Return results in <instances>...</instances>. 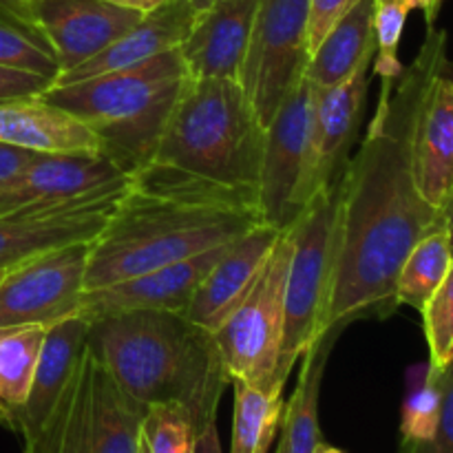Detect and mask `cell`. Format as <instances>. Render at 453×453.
I'll return each mask as SVG.
<instances>
[{"mask_svg":"<svg viewBox=\"0 0 453 453\" xmlns=\"http://www.w3.org/2000/svg\"><path fill=\"white\" fill-rule=\"evenodd\" d=\"M131 177L102 153H40L0 186V215L93 202L128 188Z\"/></svg>","mask_w":453,"mask_h":453,"instance_id":"cell-13","label":"cell"},{"mask_svg":"<svg viewBox=\"0 0 453 453\" xmlns=\"http://www.w3.org/2000/svg\"><path fill=\"white\" fill-rule=\"evenodd\" d=\"M111 4H118V7L131 9V12H140V13H149L153 9H157L159 4H164L166 0H106Z\"/></svg>","mask_w":453,"mask_h":453,"instance_id":"cell-39","label":"cell"},{"mask_svg":"<svg viewBox=\"0 0 453 453\" xmlns=\"http://www.w3.org/2000/svg\"><path fill=\"white\" fill-rule=\"evenodd\" d=\"M451 78H453V75H451Z\"/></svg>","mask_w":453,"mask_h":453,"instance_id":"cell-47","label":"cell"},{"mask_svg":"<svg viewBox=\"0 0 453 453\" xmlns=\"http://www.w3.org/2000/svg\"><path fill=\"white\" fill-rule=\"evenodd\" d=\"M442 407L436 432L423 442L401 445L398 453H453V361L441 370Z\"/></svg>","mask_w":453,"mask_h":453,"instance_id":"cell-33","label":"cell"},{"mask_svg":"<svg viewBox=\"0 0 453 453\" xmlns=\"http://www.w3.org/2000/svg\"><path fill=\"white\" fill-rule=\"evenodd\" d=\"M88 326L84 317H71L47 330L29 396L13 427L22 436L25 453H58L78 394Z\"/></svg>","mask_w":453,"mask_h":453,"instance_id":"cell-10","label":"cell"},{"mask_svg":"<svg viewBox=\"0 0 453 453\" xmlns=\"http://www.w3.org/2000/svg\"><path fill=\"white\" fill-rule=\"evenodd\" d=\"M142 16L144 13L106 0H35L34 4L35 25L47 40L60 73L104 51Z\"/></svg>","mask_w":453,"mask_h":453,"instance_id":"cell-14","label":"cell"},{"mask_svg":"<svg viewBox=\"0 0 453 453\" xmlns=\"http://www.w3.org/2000/svg\"><path fill=\"white\" fill-rule=\"evenodd\" d=\"M197 16L199 12L188 0H166L157 9L144 13L122 38L109 44L104 51L58 75L53 80V87L73 84L80 80L111 73V71L128 69V66L150 60L159 53L177 49L193 29Z\"/></svg>","mask_w":453,"mask_h":453,"instance_id":"cell-20","label":"cell"},{"mask_svg":"<svg viewBox=\"0 0 453 453\" xmlns=\"http://www.w3.org/2000/svg\"><path fill=\"white\" fill-rule=\"evenodd\" d=\"M47 327L20 326L0 330V423L16 427L18 411L29 396Z\"/></svg>","mask_w":453,"mask_h":453,"instance_id":"cell-25","label":"cell"},{"mask_svg":"<svg viewBox=\"0 0 453 453\" xmlns=\"http://www.w3.org/2000/svg\"><path fill=\"white\" fill-rule=\"evenodd\" d=\"M358 0H310L308 7V42L310 56L319 47L327 31L357 4Z\"/></svg>","mask_w":453,"mask_h":453,"instance_id":"cell-34","label":"cell"},{"mask_svg":"<svg viewBox=\"0 0 453 453\" xmlns=\"http://www.w3.org/2000/svg\"><path fill=\"white\" fill-rule=\"evenodd\" d=\"M4 273H7V270H3V268H0V281H3V277H4Z\"/></svg>","mask_w":453,"mask_h":453,"instance_id":"cell-45","label":"cell"},{"mask_svg":"<svg viewBox=\"0 0 453 453\" xmlns=\"http://www.w3.org/2000/svg\"><path fill=\"white\" fill-rule=\"evenodd\" d=\"M51 84L53 80L47 78V75L0 65V102L16 100V97L42 96Z\"/></svg>","mask_w":453,"mask_h":453,"instance_id":"cell-35","label":"cell"},{"mask_svg":"<svg viewBox=\"0 0 453 453\" xmlns=\"http://www.w3.org/2000/svg\"><path fill=\"white\" fill-rule=\"evenodd\" d=\"M40 153H34V150L18 149V146L4 144L0 142V186L9 184L16 177H20L25 173V168L38 157Z\"/></svg>","mask_w":453,"mask_h":453,"instance_id":"cell-36","label":"cell"},{"mask_svg":"<svg viewBox=\"0 0 453 453\" xmlns=\"http://www.w3.org/2000/svg\"><path fill=\"white\" fill-rule=\"evenodd\" d=\"M146 410L115 383L87 343L58 453H140Z\"/></svg>","mask_w":453,"mask_h":453,"instance_id":"cell-12","label":"cell"},{"mask_svg":"<svg viewBox=\"0 0 453 453\" xmlns=\"http://www.w3.org/2000/svg\"><path fill=\"white\" fill-rule=\"evenodd\" d=\"M339 233V186L336 181L314 195L292 224V255L286 283L279 376L288 383L292 367L317 341L326 336V314L332 295Z\"/></svg>","mask_w":453,"mask_h":453,"instance_id":"cell-6","label":"cell"},{"mask_svg":"<svg viewBox=\"0 0 453 453\" xmlns=\"http://www.w3.org/2000/svg\"><path fill=\"white\" fill-rule=\"evenodd\" d=\"M264 224L259 212L142 193L128 181L91 243L87 292L202 255Z\"/></svg>","mask_w":453,"mask_h":453,"instance_id":"cell-3","label":"cell"},{"mask_svg":"<svg viewBox=\"0 0 453 453\" xmlns=\"http://www.w3.org/2000/svg\"><path fill=\"white\" fill-rule=\"evenodd\" d=\"M374 56V0H358L312 51L305 80L314 88L336 87Z\"/></svg>","mask_w":453,"mask_h":453,"instance_id":"cell-23","label":"cell"},{"mask_svg":"<svg viewBox=\"0 0 453 453\" xmlns=\"http://www.w3.org/2000/svg\"><path fill=\"white\" fill-rule=\"evenodd\" d=\"M186 80L180 49H171L128 69L51 84L42 97L87 124L100 153L131 177L153 159Z\"/></svg>","mask_w":453,"mask_h":453,"instance_id":"cell-5","label":"cell"},{"mask_svg":"<svg viewBox=\"0 0 453 453\" xmlns=\"http://www.w3.org/2000/svg\"><path fill=\"white\" fill-rule=\"evenodd\" d=\"M442 226L447 230V237H449V246H451V255H453V190L447 197L445 206H442Z\"/></svg>","mask_w":453,"mask_h":453,"instance_id":"cell-40","label":"cell"},{"mask_svg":"<svg viewBox=\"0 0 453 453\" xmlns=\"http://www.w3.org/2000/svg\"><path fill=\"white\" fill-rule=\"evenodd\" d=\"M140 453H146V449H144V447H142V449H140Z\"/></svg>","mask_w":453,"mask_h":453,"instance_id":"cell-46","label":"cell"},{"mask_svg":"<svg viewBox=\"0 0 453 453\" xmlns=\"http://www.w3.org/2000/svg\"><path fill=\"white\" fill-rule=\"evenodd\" d=\"M124 193L49 211L0 215V268H16L22 261L71 243L93 242Z\"/></svg>","mask_w":453,"mask_h":453,"instance_id":"cell-16","label":"cell"},{"mask_svg":"<svg viewBox=\"0 0 453 453\" xmlns=\"http://www.w3.org/2000/svg\"><path fill=\"white\" fill-rule=\"evenodd\" d=\"M453 361V345H451V352H449V361H447V365H449V363Z\"/></svg>","mask_w":453,"mask_h":453,"instance_id":"cell-44","label":"cell"},{"mask_svg":"<svg viewBox=\"0 0 453 453\" xmlns=\"http://www.w3.org/2000/svg\"><path fill=\"white\" fill-rule=\"evenodd\" d=\"M259 0H219L199 12L193 29L180 44L186 75L193 80L239 82Z\"/></svg>","mask_w":453,"mask_h":453,"instance_id":"cell-17","label":"cell"},{"mask_svg":"<svg viewBox=\"0 0 453 453\" xmlns=\"http://www.w3.org/2000/svg\"><path fill=\"white\" fill-rule=\"evenodd\" d=\"M414 168L420 195L442 211L453 190V78L447 69L434 78L420 109Z\"/></svg>","mask_w":453,"mask_h":453,"instance_id":"cell-22","label":"cell"},{"mask_svg":"<svg viewBox=\"0 0 453 453\" xmlns=\"http://www.w3.org/2000/svg\"><path fill=\"white\" fill-rule=\"evenodd\" d=\"M193 453H224L221 451L219 432H217V420L208 423L206 427L195 436Z\"/></svg>","mask_w":453,"mask_h":453,"instance_id":"cell-38","label":"cell"},{"mask_svg":"<svg viewBox=\"0 0 453 453\" xmlns=\"http://www.w3.org/2000/svg\"><path fill=\"white\" fill-rule=\"evenodd\" d=\"M190 4H193L195 9H197V12H206V9H211L212 4H217L219 3V0H188Z\"/></svg>","mask_w":453,"mask_h":453,"instance_id":"cell-42","label":"cell"},{"mask_svg":"<svg viewBox=\"0 0 453 453\" xmlns=\"http://www.w3.org/2000/svg\"><path fill=\"white\" fill-rule=\"evenodd\" d=\"M234 411L230 453H268L277 438L283 414V394L261 392L233 380Z\"/></svg>","mask_w":453,"mask_h":453,"instance_id":"cell-27","label":"cell"},{"mask_svg":"<svg viewBox=\"0 0 453 453\" xmlns=\"http://www.w3.org/2000/svg\"><path fill=\"white\" fill-rule=\"evenodd\" d=\"M453 255L445 226L425 234L411 248L398 270L396 290H394L396 305H410V308L423 312L427 301L432 299L434 292L449 273Z\"/></svg>","mask_w":453,"mask_h":453,"instance_id":"cell-26","label":"cell"},{"mask_svg":"<svg viewBox=\"0 0 453 453\" xmlns=\"http://www.w3.org/2000/svg\"><path fill=\"white\" fill-rule=\"evenodd\" d=\"M442 407L441 370L432 363L416 365L410 372V389L403 403L401 445L423 442L436 432Z\"/></svg>","mask_w":453,"mask_h":453,"instance_id":"cell-28","label":"cell"},{"mask_svg":"<svg viewBox=\"0 0 453 453\" xmlns=\"http://www.w3.org/2000/svg\"><path fill=\"white\" fill-rule=\"evenodd\" d=\"M195 429L188 416L175 405H153L142 425V447L146 453H193Z\"/></svg>","mask_w":453,"mask_h":453,"instance_id":"cell-31","label":"cell"},{"mask_svg":"<svg viewBox=\"0 0 453 453\" xmlns=\"http://www.w3.org/2000/svg\"><path fill=\"white\" fill-rule=\"evenodd\" d=\"M449 66L447 34L429 27L423 47L380 96L361 149L336 180L339 233L326 334L367 312H392L396 277L411 248L436 228L442 211L420 195L414 135L434 78Z\"/></svg>","mask_w":453,"mask_h":453,"instance_id":"cell-1","label":"cell"},{"mask_svg":"<svg viewBox=\"0 0 453 453\" xmlns=\"http://www.w3.org/2000/svg\"><path fill=\"white\" fill-rule=\"evenodd\" d=\"M34 4H35V0H0V16L9 18V20L18 22V25H22V27H27V29L40 34L38 25H35V18H34Z\"/></svg>","mask_w":453,"mask_h":453,"instance_id":"cell-37","label":"cell"},{"mask_svg":"<svg viewBox=\"0 0 453 453\" xmlns=\"http://www.w3.org/2000/svg\"><path fill=\"white\" fill-rule=\"evenodd\" d=\"M264 135L265 127L242 84L188 78L149 164L237 195L259 208Z\"/></svg>","mask_w":453,"mask_h":453,"instance_id":"cell-4","label":"cell"},{"mask_svg":"<svg viewBox=\"0 0 453 453\" xmlns=\"http://www.w3.org/2000/svg\"><path fill=\"white\" fill-rule=\"evenodd\" d=\"M290 255L292 226L279 233L243 299L212 332L230 383L242 380L261 392L283 394L286 383L279 376V354L286 323Z\"/></svg>","mask_w":453,"mask_h":453,"instance_id":"cell-7","label":"cell"},{"mask_svg":"<svg viewBox=\"0 0 453 453\" xmlns=\"http://www.w3.org/2000/svg\"><path fill=\"white\" fill-rule=\"evenodd\" d=\"M0 142L34 153H100L91 128L42 96L0 102Z\"/></svg>","mask_w":453,"mask_h":453,"instance_id":"cell-21","label":"cell"},{"mask_svg":"<svg viewBox=\"0 0 453 453\" xmlns=\"http://www.w3.org/2000/svg\"><path fill=\"white\" fill-rule=\"evenodd\" d=\"M414 9H423L427 16L429 0H374L376 56L372 62V71L380 80L396 78L405 66L398 58V44H401L407 16Z\"/></svg>","mask_w":453,"mask_h":453,"instance_id":"cell-29","label":"cell"},{"mask_svg":"<svg viewBox=\"0 0 453 453\" xmlns=\"http://www.w3.org/2000/svg\"><path fill=\"white\" fill-rule=\"evenodd\" d=\"M228 243L211 248L202 255L162 265L150 273L84 292L80 317L87 321L106 314L133 312V310H159V312H186L199 283L206 279L215 261L228 250Z\"/></svg>","mask_w":453,"mask_h":453,"instance_id":"cell-15","label":"cell"},{"mask_svg":"<svg viewBox=\"0 0 453 453\" xmlns=\"http://www.w3.org/2000/svg\"><path fill=\"white\" fill-rule=\"evenodd\" d=\"M445 0H429V12H427V27H434V22H436L438 13H441V7Z\"/></svg>","mask_w":453,"mask_h":453,"instance_id":"cell-41","label":"cell"},{"mask_svg":"<svg viewBox=\"0 0 453 453\" xmlns=\"http://www.w3.org/2000/svg\"><path fill=\"white\" fill-rule=\"evenodd\" d=\"M310 0H259L239 84L264 127L305 80Z\"/></svg>","mask_w":453,"mask_h":453,"instance_id":"cell-9","label":"cell"},{"mask_svg":"<svg viewBox=\"0 0 453 453\" xmlns=\"http://www.w3.org/2000/svg\"><path fill=\"white\" fill-rule=\"evenodd\" d=\"M314 195V87L303 80L265 127L261 219L277 230L290 228Z\"/></svg>","mask_w":453,"mask_h":453,"instance_id":"cell-8","label":"cell"},{"mask_svg":"<svg viewBox=\"0 0 453 453\" xmlns=\"http://www.w3.org/2000/svg\"><path fill=\"white\" fill-rule=\"evenodd\" d=\"M334 339L336 334H326L301 357L299 383L290 401L283 405L277 453H314L319 442H323L319 425V394Z\"/></svg>","mask_w":453,"mask_h":453,"instance_id":"cell-24","label":"cell"},{"mask_svg":"<svg viewBox=\"0 0 453 453\" xmlns=\"http://www.w3.org/2000/svg\"><path fill=\"white\" fill-rule=\"evenodd\" d=\"M93 242L71 243L9 268L0 281L3 327H51L80 317Z\"/></svg>","mask_w":453,"mask_h":453,"instance_id":"cell-11","label":"cell"},{"mask_svg":"<svg viewBox=\"0 0 453 453\" xmlns=\"http://www.w3.org/2000/svg\"><path fill=\"white\" fill-rule=\"evenodd\" d=\"M314 453H345V451H341L339 447L327 445V442H319V447H317V449H314Z\"/></svg>","mask_w":453,"mask_h":453,"instance_id":"cell-43","label":"cell"},{"mask_svg":"<svg viewBox=\"0 0 453 453\" xmlns=\"http://www.w3.org/2000/svg\"><path fill=\"white\" fill-rule=\"evenodd\" d=\"M420 314L429 345V363L442 370L449 361L453 345V264Z\"/></svg>","mask_w":453,"mask_h":453,"instance_id":"cell-32","label":"cell"},{"mask_svg":"<svg viewBox=\"0 0 453 453\" xmlns=\"http://www.w3.org/2000/svg\"><path fill=\"white\" fill-rule=\"evenodd\" d=\"M279 233L281 230L273 226L259 224L234 239L228 250L215 261L206 279L199 283L197 292L184 312L186 317L203 330L215 332L252 286Z\"/></svg>","mask_w":453,"mask_h":453,"instance_id":"cell-19","label":"cell"},{"mask_svg":"<svg viewBox=\"0 0 453 453\" xmlns=\"http://www.w3.org/2000/svg\"><path fill=\"white\" fill-rule=\"evenodd\" d=\"M0 65L56 80L60 69L47 40L35 31L0 16Z\"/></svg>","mask_w":453,"mask_h":453,"instance_id":"cell-30","label":"cell"},{"mask_svg":"<svg viewBox=\"0 0 453 453\" xmlns=\"http://www.w3.org/2000/svg\"><path fill=\"white\" fill-rule=\"evenodd\" d=\"M88 323V348L128 396L144 407H180L195 434L217 420L230 376L212 332L186 314L159 310L106 314Z\"/></svg>","mask_w":453,"mask_h":453,"instance_id":"cell-2","label":"cell"},{"mask_svg":"<svg viewBox=\"0 0 453 453\" xmlns=\"http://www.w3.org/2000/svg\"><path fill=\"white\" fill-rule=\"evenodd\" d=\"M372 62L330 88H314V190L334 184L349 162V149L358 137Z\"/></svg>","mask_w":453,"mask_h":453,"instance_id":"cell-18","label":"cell"}]
</instances>
